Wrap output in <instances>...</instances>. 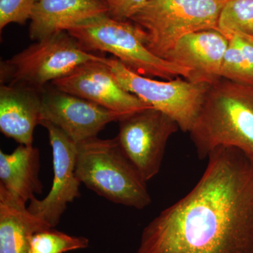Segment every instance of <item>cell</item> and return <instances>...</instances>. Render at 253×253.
<instances>
[{
	"label": "cell",
	"instance_id": "cell-1",
	"mask_svg": "<svg viewBox=\"0 0 253 253\" xmlns=\"http://www.w3.org/2000/svg\"><path fill=\"white\" fill-rule=\"evenodd\" d=\"M192 190L150 221L136 253H253V159L219 146Z\"/></svg>",
	"mask_w": 253,
	"mask_h": 253
},
{
	"label": "cell",
	"instance_id": "cell-2",
	"mask_svg": "<svg viewBox=\"0 0 253 253\" xmlns=\"http://www.w3.org/2000/svg\"><path fill=\"white\" fill-rule=\"evenodd\" d=\"M190 135L201 160L219 146L253 159V85L224 78L210 85Z\"/></svg>",
	"mask_w": 253,
	"mask_h": 253
},
{
	"label": "cell",
	"instance_id": "cell-3",
	"mask_svg": "<svg viewBox=\"0 0 253 253\" xmlns=\"http://www.w3.org/2000/svg\"><path fill=\"white\" fill-rule=\"evenodd\" d=\"M76 172L86 187L114 204L142 210L151 198L143 179L116 138H91L77 144Z\"/></svg>",
	"mask_w": 253,
	"mask_h": 253
},
{
	"label": "cell",
	"instance_id": "cell-4",
	"mask_svg": "<svg viewBox=\"0 0 253 253\" xmlns=\"http://www.w3.org/2000/svg\"><path fill=\"white\" fill-rule=\"evenodd\" d=\"M89 51L111 54L133 72L153 78L189 80L191 71L161 59L146 45V34L135 23L103 15L77 25L67 31Z\"/></svg>",
	"mask_w": 253,
	"mask_h": 253
},
{
	"label": "cell",
	"instance_id": "cell-5",
	"mask_svg": "<svg viewBox=\"0 0 253 253\" xmlns=\"http://www.w3.org/2000/svg\"><path fill=\"white\" fill-rule=\"evenodd\" d=\"M228 0H148L131 21L146 34V45L158 57L166 56L176 42L189 33L218 30Z\"/></svg>",
	"mask_w": 253,
	"mask_h": 253
},
{
	"label": "cell",
	"instance_id": "cell-6",
	"mask_svg": "<svg viewBox=\"0 0 253 253\" xmlns=\"http://www.w3.org/2000/svg\"><path fill=\"white\" fill-rule=\"evenodd\" d=\"M103 56L87 51L67 31L36 42L1 63V84H18L41 90L83 63Z\"/></svg>",
	"mask_w": 253,
	"mask_h": 253
},
{
	"label": "cell",
	"instance_id": "cell-7",
	"mask_svg": "<svg viewBox=\"0 0 253 253\" xmlns=\"http://www.w3.org/2000/svg\"><path fill=\"white\" fill-rule=\"evenodd\" d=\"M103 61L126 91L175 121L184 132L191 130L204 104L210 85L178 77L159 81L128 69L116 58Z\"/></svg>",
	"mask_w": 253,
	"mask_h": 253
},
{
	"label": "cell",
	"instance_id": "cell-8",
	"mask_svg": "<svg viewBox=\"0 0 253 253\" xmlns=\"http://www.w3.org/2000/svg\"><path fill=\"white\" fill-rule=\"evenodd\" d=\"M118 122L116 138L120 147L147 182L159 172L168 140L179 126L154 108L132 113Z\"/></svg>",
	"mask_w": 253,
	"mask_h": 253
},
{
	"label": "cell",
	"instance_id": "cell-9",
	"mask_svg": "<svg viewBox=\"0 0 253 253\" xmlns=\"http://www.w3.org/2000/svg\"><path fill=\"white\" fill-rule=\"evenodd\" d=\"M41 99V122L52 123L76 144L96 137L108 124L124 118L52 84L42 89Z\"/></svg>",
	"mask_w": 253,
	"mask_h": 253
},
{
	"label": "cell",
	"instance_id": "cell-10",
	"mask_svg": "<svg viewBox=\"0 0 253 253\" xmlns=\"http://www.w3.org/2000/svg\"><path fill=\"white\" fill-rule=\"evenodd\" d=\"M48 132L52 149L54 179L45 198L30 201L28 210L51 228L59 224L68 205L81 196V182L76 172L77 144L58 126L47 121L41 124Z\"/></svg>",
	"mask_w": 253,
	"mask_h": 253
},
{
	"label": "cell",
	"instance_id": "cell-11",
	"mask_svg": "<svg viewBox=\"0 0 253 253\" xmlns=\"http://www.w3.org/2000/svg\"><path fill=\"white\" fill-rule=\"evenodd\" d=\"M89 61L51 83L60 90L79 96L118 114L126 116L152 108L123 87L103 61Z\"/></svg>",
	"mask_w": 253,
	"mask_h": 253
},
{
	"label": "cell",
	"instance_id": "cell-12",
	"mask_svg": "<svg viewBox=\"0 0 253 253\" xmlns=\"http://www.w3.org/2000/svg\"><path fill=\"white\" fill-rule=\"evenodd\" d=\"M229 40L217 30H204L181 38L166 60L191 71L188 81L211 85L221 78Z\"/></svg>",
	"mask_w": 253,
	"mask_h": 253
},
{
	"label": "cell",
	"instance_id": "cell-13",
	"mask_svg": "<svg viewBox=\"0 0 253 253\" xmlns=\"http://www.w3.org/2000/svg\"><path fill=\"white\" fill-rule=\"evenodd\" d=\"M109 11L104 0H39L30 19V38L41 41Z\"/></svg>",
	"mask_w": 253,
	"mask_h": 253
},
{
	"label": "cell",
	"instance_id": "cell-14",
	"mask_svg": "<svg viewBox=\"0 0 253 253\" xmlns=\"http://www.w3.org/2000/svg\"><path fill=\"white\" fill-rule=\"evenodd\" d=\"M41 90L27 86L1 84V133L20 144L33 145L35 128L41 122Z\"/></svg>",
	"mask_w": 253,
	"mask_h": 253
},
{
	"label": "cell",
	"instance_id": "cell-15",
	"mask_svg": "<svg viewBox=\"0 0 253 253\" xmlns=\"http://www.w3.org/2000/svg\"><path fill=\"white\" fill-rule=\"evenodd\" d=\"M40 151L33 145L20 144L11 154L0 151V189L22 204L42 192L39 177Z\"/></svg>",
	"mask_w": 253,
	"mask_h": 253
},
{
	"label": "cell",
	"instance_id": "cell-16",
	"mask_svg": "<svg viewBox=\"0 0 253 253\" xmlns=\"http://www.w3.org/2000/svg\"><path fill=\"white\" fill-rule=\"evenodd\" d=\"M50 229L26 204L0 189V253H29L32 236Z\"/></svg>",
	"mask_w": 253,
	"mask_h": 253
},
{
	"label": "cell",
	"instance_id": "cell-17",
	"mask_svg": "<svg viewBox=\"0 0 253 253\" xmlns=\"http://www.w3.org/2000/svg\"><path fill=\"white\" fill-rule=\"evenodd\" d=\"M228 40L221 64V78L253 85V42L239 35H232Z\"/></svg>",
	"mask_w": 253,
	"mask_h": 253
},
{
	"label": "cell",
	"instance_id": "cell-18",
	"mask_svg": "<svg viewBox=\"0 0 253 253\" xmlns=\"http://www.w3.org/2000/svg\"><path fill=\"white\" fill-rule=\"evenodd\" d=\"M218 30L227 38L232 35L253 38V0H228L221 10Z\"/></svg>",
	"mask_w": 253,
	"mask_h": 253
},
{
	"label": "cell",
	"instance_id": "cell-19",
	"mask_svg": "<svg viewBox=\"0 0 253 253\" xmlns=\"http://www.w3.org/2000/svg\"><path fill=\"white\" fill-rule=\"evenodd\" d=\"M52 229L32 236L30 241L32 251L39 253H65L89 247L87 238L68 235Z\"/></svg>",
	"mask_w": 253,
	"mask_h": 253
},
{
	"label": "cell",
	"instance_id": "cell-20",
	"mask_svg": "<svg viewBox=\"0 0 253 253\" xmlns=\"http://www.w3.org/2000/svg\"><path fill=\"white\" fill-rule=\"evenodd\" d=\"M39 0H0V31L11 23L24 24L31 19Z\"/></svg>",
	"mask_w": 253,
	"mask_h": 253
},
{
	"label": "cell",
	"instance_id": "cell-21",
	"mask_svg": "<svg viewBox=\"0 0 253 253\" xmlns=\"http://www.w3.org/2000/svg\"><path fill=\"white\" fill-rule=\"evenodd\" d=\"M148 0H111L109 15L118 21H126L139 11Z\"/></svg>",
	"mask_w": 253,
	"mask_h": 253
},
{
	"label": "cell",
	"instance_id": "cell-22",
	"mask_svg": "<svg viewBox=\"0 0 253 253\" xmlns=\"http://www.w3.org/2000/svg\"><path fill=\"white\" fill-rule=\"evenodd\" d=\"M104 1H106V2H107L108 5H109V3L110 1H111V0H104Z\"/></svg>",
	"mask_w": 253,
	"mask_h": 253
},
{
	"label": "cell",
	"instance_id": "cell-23",
	"mask_svg": "<svg viewBox=\"0 0 253 253\" xmlns=\"http://www.w3.org/2000/svg\"><path fill=\"white\" fill-rule=\"evenodd\" d=\"M29 253H39L35 252V251H32V250H31V251H30Z\"/></svg>",
	"mask_w": 253,
	"mask_h": 253
},
{
	"label": "cell",
	"instance_id": "cell-24",
	"mask_svg": "<svg viewBox=\"0 0 253 253\" xmlns=\"http://www.w3.org/2000/svg\"><path fill=\"white\" fill-rule=\"evenodd\" d=\"M246 38H249L251 41H252L253 42V38H249V37H246Z\"/></svg>",
	"mask_w": 253,
	"mask_h": 253
}]
</instances>
